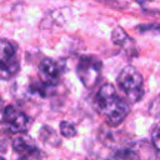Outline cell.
<instances>
[{
    "label": "cell",
    "instance_id": "9",
    "mask_svg": "<svg viewBox=\"0 0 160 160\" xmlns=\"http://www.w3.org/2000/svg\"><path fill=\"white\" fill-rule=\"evenodd\" d=\"M130 40L131 39L128 36V34L125 31H122L121 28H116V29L112 30V41L116 45L124 48L125 50H129V46L126 45V41H130Z\"/></svg>",
    "mask_w": 160,
    "mask_h": 160
},
{
    "label": "cell",
    "instance_id": "8",
    "mask_svg": "<svg viewBox=\"0 0 160 160\" xmlns=\"http://www.w3.org/2000/svg\"><path fill=\"white\" fill-rule=\"evenodd\" d=\"M108 160H140L139 154L132 149H120L114 151Z\"/></svg>",
    "mask_w": 160,
    "mask_h": 160
},
{
    "label": "cell",
    "instance_id": "10",
    "mask_svg": "<svg viewBox=\"0 0 160 160\" xmlns=\"http://www.w3.org/2000/svg\"><path fill=\"white\" fill-rule=\"evenodd\" d=\"M60 131H61V135L65 136V138H72L76 135V129L75 126L69 122V121H61L60 124Z\"/></svg>",
    "mask_w": 160,
    "mask_h": 160
},
{
    "label": "cell",
    "instance_id": "1",
    "mask_svg": "<svg viewBox=\"0 0 160 160\" xmlns=\"http://www.w3.org/2000/svg\"><path fill=\"white\" fill-rule=\"evenodd\" d=\"M95 108L111 126L121 124L130 111L128 101L116 92L111 84H105L99 89L95 99Z\"/></svg>",
    "mask_w": 160,
    "mask_h": 160
},
{
    "label": "cell",
    "instance_id": "13",
    "mask_svg": "<svg viewBox=\"0 0 160 160\" xmlns=\"http://www.w3.org/2000/svg\"><path fill=\"white\" fill-rule=\"evenodd\" d=\"M150 114L155 118H160V95L151 102L150 105Z\"/></svg>",
    "mask_w": 160,
    "mask_h": 160
},
{
    "label": "cell",
    "instance_id": "14",
    "mask_svg": "<svg viewBox=\"0 0 160 160\" xmlns=\"http://www.w3.org/2000/svg\"><path fill=\"white\" fill-rule=\"evenodd\" d=\"M2 110V101H1V99H0V111Z\"/></svg>",
    "mask_w": 160,
    "mask_h": 160
},
{
    "label": "cell",
    "instance_id": "4",
    "mask_svg": "<svg viewBox=\"0 0 160 160\" xmlns=\"http://www.w3.org/2000/svg\"><path fill=\"white\" fill-rule=\"evenodd\" d=\"M102 70V62L94 55H82L79 59L76 72L80 81L86 88H92L100 79Z\"/></svg>",
    "mask_w": 160,
    "mask_h": 160
},
{
    "label": "cell",
    "instance_id": "3",
    "mask_svg": "<svg viewBox=\"0 0 160 160\" xmlns=\"http://www.w3.org/2000/svg\"><path fill=\"white\" fill-rule=\"evenodd\" d=\"M20 71L18 45L8 39H0V79L10 80Z\"/></svg>",
    "mask_w": 160,
    "mask_h": 160
},
{
    "label": "cell",
    "instance_id": "5",
    "mask_svg": "<svg viewBox=\"0 0 160 160\" xmlns=\"http://www.w3.org/2000/svg\"><path fill=\"white\" fill-rule=\"evenodd\" d=\"M12 150L16 154L18 160H46V155L36 146L35 141L24 134L14 138Z\"/></svg>",
    "mask_w": 160,
    "mask_h": 160
},
{
    "label": "cell",
    "instance_id": "11",
    "mask_svg": "<svg viewBox=\"0 0 160 160\" xmlns=\"http://www.w3.org/2000/svg\"><path fill=\"white\" fill-rule=\"evenodd\" d=\"M136 1L145 9H152V10L160 9V0H136Z\"/></svg>",
    "mask_w": 160,
    "mask_h": 160
},
{
    "label": "cell",
    "instance_id": "7",
    "mask_svg": "<svg viewBox=\"0 0 160 160\" xmlns=\"http://www.w3.org/2000/svg\"><path fill=\"white\" fill-rule=\"evenodd\" d=\"M62 66L54 59L45 58L39 65V75L44 86H54L60 81L62 75Z\"/></svg>",
    "mask_w": 160,
    "mask_h": 160
},
{
    "label": "cell",
    "instance_id": "15",
    "mask_svg": "<svg viewBox=\"0 0 160 160\" xmlns=\"http://www.w3.org/2000/svg\"><path fill=\"white\" fill-rule=\"evenodd\" d=\"M0 160H5V159H4V158H1V156H0Z\"/></svg>",
    "mask_w": 160,
    "mask_h": 160
},
{
    "label": "cell",
    "instance_id": "2",
    "mask_svg": "<svg viewBox=\"0 0 160 160\" xmlns=\"http://www.w3.org/2000/svg\"><path fill=\"white\" fill-rule=\"evenodd\" d=\"M118 85L124 91L129 102H138L144 95L141 74L132 66H125L118 75Z\"/></svg>",
    "mask_w": 160,
    "mask_h": 160
},
{
    "label": "cell",
    "instance_id": "12",
    "mask_svg": "<svg viewBox=\"0 0 160 160\" xmlns=\"http://www.w3.org/2000/svg\"><path fill=\"white\" fill-rule=\"evenodd\" d=\"M151 138H152V144L160 155V124L154 128V130L151 132Z\"/></svg>",
    "mask_w": 160,
    "mask_h": 160
},
{
    "label": "cell",
    "instance_id": "6",
    "mask_svg": "<svg viewBox=\"0 0 160 160\" xmlns=\"http://www.w3.org/2000/svg\"><path fill=\"white\" fill-rule=\"evenodd\" d=\"M2 121L6 129L15 134L25 132L29 129V118L26 114L12 105H8L2 110Z\"/></svg>",
    "mask_w": 160,
    "mask_h": 160
}]
</instances>
